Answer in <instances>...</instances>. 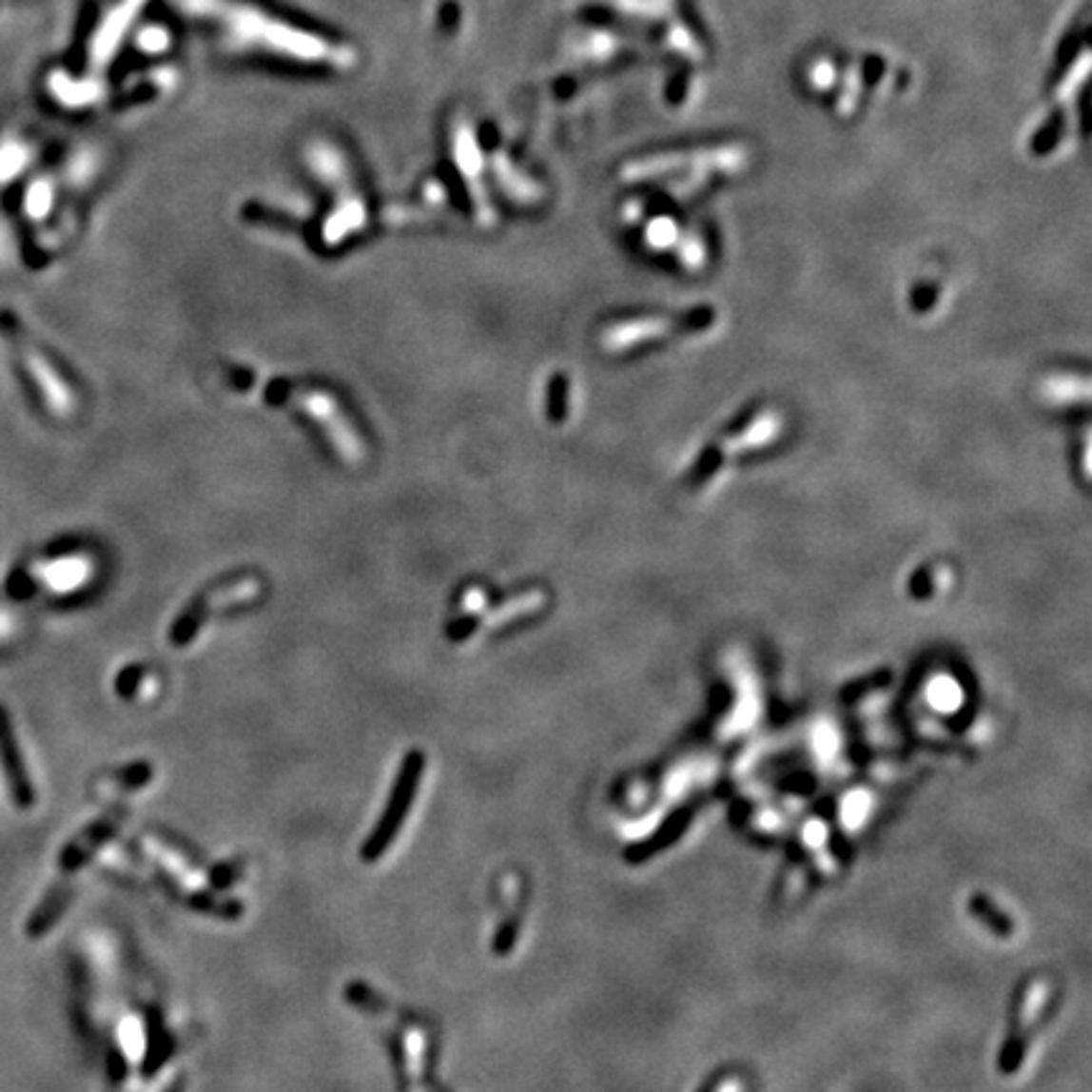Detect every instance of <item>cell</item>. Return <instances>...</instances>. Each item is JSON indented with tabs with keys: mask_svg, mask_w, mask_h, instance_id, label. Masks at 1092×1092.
<instances>
[{
	"mask_svg": "<svg viewBox=\"0 0 1092 1092\" xmlns=\"http://www.w3.org/2000/svg\"><path fill=\"white\" fill-rule=\"evenodd\" d=\"M259 592L261 584L259 579H253V576H244V579H236V582L230 584H221V587L205 592V595L200 597V602H195L192 610H187V613L178 620V625L172 630V642H175V645L190 642L192 637L198 635L200 625L205 622L207 614L215 613V610H221V607L251 602L253 597H259Z\"/></svg>",
	"mask_w": 1092,
	"mask_h": 1092,
	"instance_id": "4",
	"label": "cell"
},
{
	"mask_svg": "<svg viewBox=\"0 0 1092 1092\" xmlns=\"http://www.w3.org/2000/svg\"><path fill=\"white\" fill-rule=\"evenodd\" d=\"M413 1092H422V1090H420V1087H413Z\"/></svg>",
	"mask_w": 1092,
	"mask_h": 1092,
	"instance_id": "9",
	"label": "cell"
},
{
	"mask_svg": "<svg viewBox=\"0 0 1092 1092\" xmlns=\"http://www.w3.org/2000/svg\"><path fill=\"white\" fill-rule=\"evenodd\" d=\"M971 908H974V915L979 918V921H984L986 926H989L994 933H1002V936H1009V921L1006 918H1002V913H999V906L997 903H991L989 898H984V895H976L974 901H971Z\"/></svg>",
	"mask_w": 1092,
	"mask_h": 1092,
	"instance_id": "8",
	"label": "cell"
},
{
	"mask_svg": "<svg viewBox=\"0 0 1092 1092\" xmlns=\"http://www.w3.org/2000/svg\"><path fill=\"white\" fill-rule=\"evenodd\" d=\"M711 324H713V311L711 309L675 314V317L622 319L602 332V347L610 349V352H625V349L640 347L645 341L663 340L665 334L671 337L675 332H695V329H709Z\"/></svg>",
	"mask_w": 1092,
	"mask_h": 1092,
	"instance_id": "2",
	"label": "cell"
},
{
	"mask_svg": "<svg viewBox=\"0 0 1092 1092\" xmlns=\"http://www.w3.org/2000/svg\"><path fill=\"white\" fill-rule=\"evenodd\" d=\"M1047 994H1049L1047 984L1042 982V979L1029 982L1026 984V989H1022V994H1019L1017 1006H1014V1022H1011L1009 1040L1004 1044V1057H1002L1004 1070H1017L1019 1064H1022L1026 1040H1029V1034L1034 1032V1022L1040 1017Z\"/></svg>",
	"mask_w": 1092,
	"mask_h": 1092,
	"instance_id": "6",
	"label": "cell"
},
{
	"mask_svg": "<svg viewBox=\"0 0 1092 1092\" xmlns=\"http://www.w3.org/2000/svg\"><path fill=\"white\" fill-rule=\"evenodd\" d=\"M420 774H422V756L420 753H410L405 764H402V774H400V782L398 787H395V794H392L390 809L384 812L382 822L377 827V832L372 834V840L364 845L362 849L364 860H377V857L387 849V845L395 840V834H398L400 829V822L405 819L407 809L413 805L415 787H418Z\"/></svg>",
	"mask_w": 1092,
	"mask_h": 1092,
	"instance_id": "5",
	"label": "cell"
},
{
	"mask_svg": "<svg viewBox=\"0 0 1092 1092\" xmlns=\"http://www.w3.org/2000/svg\"><path fill=\"white\" fill-rule=\"evenodd\" d=\"M266 400L273 402V405L286 402V405L296 407L302 415H306L322 430V436L329 440V448L341 460L357 465L367 458V440H362L347 410L341 407L340 400L334 398L329 390L291 387L288 382H273L266 390Z\"/></svg>",
	"mask_w": 1092,
	"mask_h": 1092,
	"instance_id": "1",
	"label": "cell"
},
{
	"mask_svg": "<svg viewBox=\"0 0 1092 1092\" xmlns=\"http://www.w3.org/2000/svg\"><path fill=\"white\" fill-rule=\"evenodd\" d=\"M779 425H782V422H779V418H776L774 413H761L756 415V418H751L749 422H744V428L733 430V433H729V436L721 438L718 443H713L711 448L703 451V456L695 460L693 480H698V483H711V478H713L716 473L724 471L726 460H729L731 456L753 451V448H764L767 443H771L776 438V433H779Z\"/></svg>",
	"mask_w": 1092,
	"mask_h": 1092,
	"instance_id": "3",
	"label": "cell"
},
{
	"mask_svg": "<svg viewBox=\"0 0 1092 1092\" xmlns=\"http://www.w3.org/2000/svg\"><path fill=\"white\" fill-rule=\"evenodd\" d=\"M145 842H147L149 852H152V855H155L160 863L167 865L172 875H175V878H178L185 887H198L200 886V878L195 875V872H192L190 865L185 863V860L180 863V857L175 855L170 848H165V845H160V842H155V840H145Z\"/></svg>",
	"mask_w": 1092,
	"mask_h": 1092,
	"instance_id": "7",
	"label": "cell"
}]
</instances>
